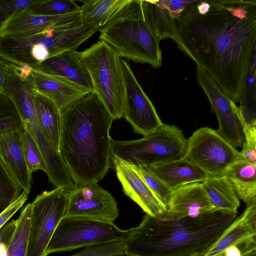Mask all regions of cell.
I'll return each mask as SVG.
<instances>
[{
  "instance_id": "cell-1",
  "label": "cell",
  "mask_w": 256,
  "mask_h": 256,
  "mask_svg": "<svg viewBox=\"0 0 256 256\" xmlns=\"http://www.w3.org/2000/svg\"><path fill=\"white\" fill-rule=\"evenodd\" d=\"M186 6L176 20L173 40L235 103L256 49V0H210L204 14Z\"/></svg>"
},
{
  "instance_id": "cell-2",
  "label": "cell",
  "mask_w": 256,
  "mask_h": 256,
  "mask_svg": "<svg viewBox=\"0 0 256 256\" xmlns=\"http://www.w3.org/2000/svg\"><path fill=\"white\" fill-rule=\"evenodd\" d=\"M114 120L94 92L62 112L59 153L76 187L98 183L108 172Z\"/></svg>"
},
{
  "instance_id": "cell-3",
  "label": "cell",
  "mask_w": 256,
  "mask_h": 256,
  "mask_svg": "<svg viewBox=\"0 0 256 256\" xmlns=\"http://www.w3.org/2000/svg\"><path fill=\"white\" fill-rule=\"evenodd\" d=\"M237 217V214L222 210L179 219L146 214L124 240V254L190 256L216 242Z\"/></svg>"
},
{
  "instance_id": "cell-4",
  "label": "cell",
  "mask_w": 256,
  "mask_h": 256,
  "mask_svg": "<svg viewBox=\"0 0 256 256\" xmlns=\"http://www.w3.org/2000/svg\"><path fill=\"white\" fill-rule=\"evenodd\" d=\"M100 40L113 48L120 58L162 65V50L144 12L142 0H129L100 30Z\"/></svg>"
},
{
  "instance_id": "cell-5",
  "label": "cell",
  "mask_w": 256,
  "mask_h": 256,
  "mask_svg": "<svg viewBox=\"0 0 256 256\" xmlns=\"http://www.w3.org/2000/svg\"><path fill=\"white\" fill-rule=\"evenodd\" d=\"M80 56L90 76L93 92L114 120L122 118L124 84L120 56L101 40L80 52Z\"/></svg>"
},
{
  "instance_id": "cell-6",
  "label": "cell",
  "mask_w": 256,
  "mask_h": 256,
  "mask_svg": "<svg viewBox=\"0 0 256 256\" xmlns=\"http://www.w3.org/2000/svg\"><path fill=\"white\" fill-rule=\"evenodd\" d=\"M188 139L174 124H163L150 134L139 140H112L111 156L134 166L150 168L182 158Z\"/></svg>"
},
{
  "instance_id": "cell-7",
  "label": "cell",
  "mask_w": 256,
  "mask_h": 256,
  "mask_svg": "<svg viewBox=\"0 0 256 256\" xmlns=\"http://www.w3.org/2000/svg\"><path fill=\"white\" fill-rule=\"evenodd\" d=\"M129 232L130 230L118 228L114 223L64 216L50 240L46 254L112 241H124Z\"/></svg>"
},
{
  "instance_id": "cell-8",
  "label": "cell",
  "mask_w": 256,
  "mask_h": 256,
  "mask_svg": "<svg viewBox=\"0 0 256 256\" xmlns=\"http://www.w3.org/2000/svg\"><path fill=\"white\" fill-rule=\"evenodd\" d=\"M70 37L64 30H49L28 37H0V57L19 66L34 68L69 50Z\"/></svg>"
},
{
  "instance_id": "cell-9",
  "label": "cell",
  "mask_w": 256,
  "mask_h": 256,
  "mask_svg": "<svg viewBox=\"0 0 256 256\" xmlns=\"http://www.w3.org/2000/svg\"><path fill=\"white\" fill-rule=\"evenodd\" d=\"M68 203V192L60 188L42 192L31 203L26 256H46L47 247L64 216Z\"/></svg>"
},
{
  "instance_id": "cell-10",
  "label": "cell",
  "mask_w": 256,
  "mask_h": 256,
  "mask_svg": "<svg viewBox=\"0 0 256 256\" xmlns=\"http://www.w3.org/2000/svg\"><path fill=\"white\" fill-rule=\"evenodd\" d=\"M184 158L208 176H224L232 166L242 158L240 152L216 130L208 127L198 129L188 139Z\"/></svg>"
},
{
  "instance_id": "cell-11",
  "label": "cell",
  "mask_w": 256,
  "mask_h": 256,
  "mask_svg": "<svg viewBox=\"0 0 256 256\" xmlns=\"http://www.w3.org/2000/svg\"><path fill=\"white\" fill-rule=\"evenodd\" d=\"M121 64L124 84L122 118L130 124L135 132L146 136L157 130L163 123L128 62L121 59Z\"/></svg>"
},
{
  "instance_id": "cell-12",
  "label": "cell",
  "mask_w": 256,
  "mask_h": 256,
  "mask_svg": "<svg viewBox=\"0 0 256 256\" xmlns=\"http://www.w3.org/2000/svg\"><path fill=\"white\" fill-rule=\"evenodd\" d=\"M68 194L66 217H79L114 223L119 216L116 199L98 183L76 187Z\"/></svg>"
},
{
  "instance_id": "cell-13",
  "label": "cell",
  "mask_w": 256,
  "mask_h": 256,
  "mask_svg": "<svg viewBox=\"0 0 256 256\" xmlns=\"http://www.w3.org/2000/svg\"><path fill=\"white\" fill-rule=\"evenodd\" d=\"M199 85L207 96L212 110L219 124L217 133L234 148L241 147L244 142L242 128L238 118V108L204 70L196 68Z\"/></svg>"
},
{
  "instance_id": "cell-14",
  "label": "cell",
  "mask_w": 256,
  "mask_h": 256,
  "mask_svg": "<svg viewBox=\"0 0 256 256\" xmlns=\"http://www.w3.org/2000/svg\"><path fill=\"white\" fill-rule=\"evenodd\" d=\"M80 12L56 16L34 15L26 8L10 16L0 27V37H28L49 30L81 25Z\"/></svg>"
},
{
  "instance_id": "cell-15",
  "label": "cell",
  "mask_w": 256,
  "mask_h": 256,
  "mask_svg": "<svg viewBox=\"0 0 256 256\" xmlns=\"http://www.w3.org/2000/svg\"><path fill=\"white\" fill-rule=\"evenodd\" d=\"M254 241H256V200L247 206L216 242L190 256H244V250L238 244Z\"/></svg>"
},
{
  "instance_id": "cell-16",
  "label": "cell",
  "mask_w": 256,
  "mask_h": 256,
  "mask_svg": "<svg viewBox=\"0 0 256 256\" xmlns=\"http://www.w3.org/2000/svg\"><path fill=\"white\" fill-rule=\"evenodd\" d=\"M24 124L37 144L45 162L49 182L66 192L76 188L60 153L52 146L38 120L35 110L20 115Z\"/></svg>"
},
{
  "instance_id": "cell-17",
  "label": "cell",
  "mask_w": 256,
  "mask_h": 256,
  "mask_svg": "<svg viewBox=\"0 0 256 256\" xmlns=\"http://www.w3.org/2000/svg\"><path fill=\"white\" fill-rule=\"evenodd\" d=\"M116 176L124 193L150 216L160 218L166 214V207L150 190L136 171L129 164L111 156Z\"/></svg>"
},
{
  "instance_id": "cell-18",
  "label": "cell",
  "mask_w": 256,
  "mask_h": 256,
  "mask_svg": "<svg viewBox=\"0 0 256 256\" xmlns=\"http://www.w3.org/2000/svg\"><path fill=\"white\" fill-rule=\"evenodd\" d=\"M164 216L172 218H198L216 210L201 182H194L173 190Z\"/></svg>"
},
{
  "instance_id": "cell-19",
  "label": "cell",
  "mask_w": 256,
  "mask_h": 256,
  "mask_svg": "<svg viewBox=\"0 0 256 256\" xmlns=\"http://www.w3.org/2000/svg\"><path fill=\"white\" fill-rule=\"evenodd\" d=\"M24 130H10L0 133V156L16 182L22 190L29 194L32 178L23 151Z\"/></svg>"
},
{
  "instance_id": "cell-20",
  "label": "cell",
  "mask_w": 256,
  "mask_h": 256,
  "mask_svg": "<svg viewBox=\"0 0 256 256\" xmlns=\"http://www.w3.org/2000/svg\"><path fill=\"white\" fill-rule=\"evenodd\" d=\"M33 70L68 80L90 92L93 86L88 71L82 62L76 50L64 52L40 62Z\"/></svg>"
},
{
  "instance_id": "cell-21",
  "label": "cell",
  "mask_w": 256,
  "mask_h": 256,
  "mask_svg": "<svg viewBox=\"0 0 256 256\" xmlns=\"http://www.w3.org/2000/svg\"><path fill=\"white\" fill-rule=\"evenodd\" d=\"M36 92L32 69L9 62L1 95L12 103L18 114L35 110L34 100Z\"/></svg>"
},
{
  "instance_id": "cell-22",
  "label": "cell",
  "mask_w": 256,
  "mask_h": 256,
  "mask_svg": "<svg viewBox=\"0 0 256 256\" xmlns=\"http://www.w3.org/2000/svg\"><path fill=\"white\" fill-rule=\"evenodd\" d=\"M32 70L36 92L52 100L61 112L90 93L64 78Z\"/></svg>"
},
{
  "instance_id": "cell-23",
  "label": "cell",
  "mask_w": 256,
  "mask_h": 256,
  "mask_svg": "<svg viewBox=\"0 0 256 256\" xmlns=\"http://www.w3.org/2000/svg\"><path fill=\"white\" fill-rule=\"evenodd\" d=\"M148 168L172 191L189 184L202 182L208 177L200 168L184 158Z\"/></svg>"
},
{
  "instance_id": "cell-24",
  "label": "cell",
  "mask_w": 256,
  "mask_h": 256,
  "mask_svg": "<svg viewBox=\"0 0 256 256\" xmlns=\"http://www.w3.org/2000/svg\"><path fill=\"white\" fill-rule=\"evenodd\" d=\"M142 6L148 24L158 40H173L178 18L170 8L168 0H142Z\"/></svg>"
},
{
  "instance_id": "cell-25",
  "label": "cell",
  "mask_w": 256,
  "mask_h": 256,
  "mask_svg": "<svg viewBox=\"0 0 256 256\" xmlns=\"http://www.w3.org/2000/svg\"><path fill=\"white\" fill-rule=\"evenodd\" d=\"M34 103L42 130L52 146L59 152L62 112L52 100L38 92L34 96Z\"/></svg>"
},
{
  "instance_id": "cell-26",
  "label": "cell",
  "mask_w": 256,
  "mask_h": 256,
  "mask_svg": "<svg viewBox=\"0 0 256 256\" xmlns=\"http://www.w3.org/2000/svg\"><path fill=\"white\" fill-rule=\"evenodd\" d=\"M238 198L247 206L256 200V164L240 159L224 175Z\"/></svg>"
},
{
  "instance_id": "cell-27",
  "label": "cell",
  "mask_w": 256,
  "mask_h": 256,
  "mask_svg": "<svg viewBox=\"0 0 256 256\" xmlns=\"http://www.w3.org/2000/svg\"><path fill=\"white\" fill-rule=\"evenodd\" d=\"M201 183L211 204L216 210L237 214L240 202L224 176H208Z\"/></svg>"
},
{
  "instance_id": "cell-28",
  "label": "cell",
  "mask_w": 256,
  "mask_h": 256,
  "mask_svg": "<svg viewBox=\"0 0 256 256\" xmlns=\"http://www.w3.org/2000/svg\"><path fill=\"white\" fill-rule=\"evenodd\" d=\"M129 0H84L80 11L82 24L96 30L103 28L114 14Z\"/></svg>"
},
{
  "instance_id": "cell-29",
  "label": "cell",
  "mask_w": 256,
  "mask_h": 256,
  "mask_svg": "<svg viewBox=\"0 0 256 256\" xmlns=\"http://www.w3.org/2000/svg\"><path fill=\"white\" fill-rule=\"evenodd\" d=\"M238 102L245 123L256 128V49L252 54Z\"/></svg>"
},
{
  "instance_id": "cell-30",
  "label": "cell",
  "mask_w": 256,
  "mask_h": 256,
  "mask_svg": "<svg viewBox=\"0 0 256 256\" xmlns=\"http://www.w3.org/2000/svg\"><path fill=\"white\" fill-rule=\"evenodd\" d=\"M31 203L22 210L10 242L0 246V256H26Z\"/></svg>"
},
{
  "instance_id": "cell-31",
  "label": "cell",
  "mask_w": 256,
  "mask_h": 256,
  "mask_svg": "<svg viewBox=\"0 0 256 256\" xmlns=\"http://www.w3.org/2000/svg\"><path fill=\"white\" fill-rule=\"evenodd\" d=\"M28 10L34 15L56 16L80 12L82 6L74 0H38Z\"/></svg>"
},
{
  "instance_id": "cell-32",
  "label": "cell",
  "mask_w": 256,
  "mask_h": 256,
  "mask_svg": "<svg viewBox=\"0 0 256 256\" xmlns=\"http://www.w3.org/2000/svg\"><path fill=\"white\" fill-rule=\"evenodd\" d=\"M22 192L0 156V214L20 196Z\"/></svg>"
},
{
  "instance_id": "cell-33",
  "label": "cell",
  "mask_w": 256,
  "mask_h": 256,
  "mask_svg": "<svg viewBox=\"0 0 256 256\" xmlns=\"http://www.w3.org/2000/svg\"><path fill=\"white\" fill-rule=\"evenodd\" d=\"M23 151L28 168L31 173L47 169L42 153L30 132L24 129L22 134Z\"/></svg>"
},
{
  "instance_id": "cell-34",
  "label": "cell",
  "mask_w": 256,
  "mask_h": 256,
  "mask_svg": "<svg viewBox=\"0 0 256 256\" xmlns=\"http://www.w3.org/2000/svg\"><path fill=\"white\" fill-rule=\"evenodd\" d=\"M131 166L138 174L150 190L166 208L172 190L148 168Z\"/></svg>"
},
{
  "instance_id": "cell-35",
  "label": "cell",
  "mask_w": 256,
  "mask_h": 256,
  "mask_svg": "<svg viewBox=\"0 0 256 256\" xmlns=\"http://www.w3.org/2000/svg\"><path fill=\"white\" fill-rule=\"evenodd\" d=\"M24 129L21 118L12 103L8 98L0 94V133Z\"/></svg>"
},
{
  "instance_id": "cell-36",
  "label": "cell",
  "mask_w": 256,
  "mask_h": 256,
  "mask_svg": "<svg viewBox=\"0 0 256 256\" xmlns=\"http://www.w3.org/2000/svg\"><path fill=\"white\" fill-rule=\"evenodd\" d=\"M124 255V242L114 240L85 247L70 256H122Z\"/></svg>"
},
{
  "instance_id": "cell-37",
  "label": "cell",
  "mask_w": 256,
  "mask_h": 256,
  "mask_svg": "<svg viewBox=\"0 0 256 256\" xmlns=\"http://www.w3.org/2000/svg\"><path fill=\"white\" fill-rule=\"evenodd\" d=\"M238 115L244 134L242 149L240 152L242 158L250 162L256 164V128L251 127L245 123L239 108Z\"/></svg>"
},
{
  "instance_id": "cell-38",
  "label": "cell",
  "mask_w": 256,
  "mask_h": 256,
  "mask_svg": "<svg viewBox=\"0 0 256 256\" xmlns=\"http://www.w3.org/2000/svg\"><path fill=\"white\" fill-rule=\"evenodd\" d=\"M38 0H0V27L13 14L30 8Z\"/></svg>"
},
{
  "instance_id": "cell-39",
  "label": "cell",
  "mask_w": 256,
  "mask_h": 256,
  "mask_svg": "<svg viewBox=\"0 0 256 256\" xmlns=\"http://www.w3.org/2000/svg\"><path fill=\"white\" fill-rule=\"evenodd\" d=\"M28 194L24 191L20 196L0 214V230L8 220L22 206L28 198Z\"/></svg>"
},
{
  "instance_id": "cell-40",
  "label": "cell",
  "mask_w": 256,
  "mask_h": 256,
  "mask_svg": "<svg viewBox=\"0 0 256 256\" xmlns=\"http://www.w3.org/2000/svg\"><path fill=\"white\" fill-rule=\"evenodd\" d=\"M16 222V220H11L0 230V246L10 240L15 230Z\"/></svg>"
},
{
  "instance_id": "cell-41",
  "label": "cell",
  "mask_w": 256,
  "mask_h": 256,
  "mask_svg": "<svg viewBox=\"0 0 256 256\" xmlns=\"http://www.w3.org/2000/svg\"><path fill=\"white\" fill-rule=\"evenodd\" d=\"M8 70V63L0 59V94L4 88Z\"/></svg>"
},
{
  "instance_id": "cell-42",
  "label": "cell",
  "mask_w": 256,
  "mask_h": 256,
  "mask_svg": "<svg viewBox=\"0 0 256 256\" xmlns=\"http://www.w3.org/2000/svg\"><path fill=\"white\" fill-rule=\"evenodd\" d=\"M256 256V252H254L248 254L244 256Z\"/></svg>"
}]
</instances>
